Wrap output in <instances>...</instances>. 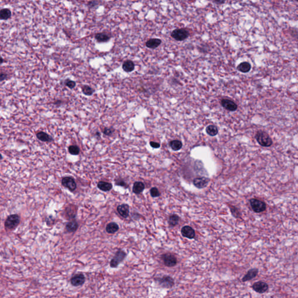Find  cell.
<instances>
[{
	"label": "cell",
	"mask_w": 298,
	"mask_h": 298,
	"mask_svg": "<svg viewBox=\"0 0 298 298\" xmlns=\"http://www.w3.org/2000/svg\"><path fill=\"white\" fill-rule=\"evenodd\" d=\"M12 12L9 8H2L0 11V18L1 20H8L11 17Z\"/></svg>",
	"instance_id": "23"
},
{
	"label": "cell",
	"mask_w": 298,
	"mask_h": 298,
	"mask_svg": "<svg viewBox=\"0 0 298 298\" xmlns=\"http://www.w3.org/2000/svg\"><path fill=\"white\" fill-rule=\"evenodd\" d=\"M64 84H65V85L66 86H67L68 88H70V89H73L76 86L75 82L71 80V79H67L65 80Z\"/></svg>",
	"instance_id": "32"
},
{
	"label": "cell",
	"mask_w": 298,
	"mask_h": 298,
	"mask_svg": "<svg viewBox=\"0 0 298 298\" xmlns=\"http://www.w3.org/2000/svg\"><path fill=\"white\" fill-rule=\"evenodd\" d=\"M230 210L231 211L232 214L236 218H238L240 217V214L239 213L238 210L236 209L235 207H230Z\"/></svg>",
	"instance_id": "34"
},
{
	"label": "cell",
	"mask_w": 298,
	"mask_h": 298,
	"mask_svg": "<svg viewBox=\"0 0 298 298\" xmlns=\"http://www.w3.org/2000/svg\"><path fill=\"white\" fill-rule=\"evenodd\" d=\"M62 103H63V102H62V100H55V101L53 102V104L55 106H61Z\"/></svg>",
	"instance_id": "39"
},
{
	"label": "cell",
	"mask_w": 298,
	"mask_h": 298,
	"mask_svg": "<svg viewBox=\"0 0 298 298\" xmlns=\"http://www.w3.org/2000/svg\"><path fill=\"white\" fill-rule=\"evenodd\" d=\"M210 179L206 177H200L196 178L193 180V183L195 187L198 189H203L207 185L209 182Z\"/></svg>",
	"instance_id": "12"
},
{
	"label": "cell",
	"mask_w": 298,
	"mask_h": 298,
	"mask_svg": "<svg viewBox=\"0 0 298 298\" xmlns=\"http://www.w3.org/2000/svg\"><path fill=\"white\" fill-rule=\"evenodd\" d=\"M206 132L210 136H214L218 134V128L214 125H210L206 128Z\"/></svg>",
	"instance_id": "26"
},
{
	"label": "cell",
	"mask_w": 298,
	"mask_h": 298,
	"mask_svg": "<svg viewBox=\"0 0 298 298\" xmlns=\"http://www.w3.org/2000/svg\"><path fill=\"white\" fill-rule=\"evenodd\" d=\"M258 268H254L250 269L247 273L245 274V276L243 277L242 278V282H246L248 281L251 280L255 278L256 276H258Z\"/></svg>",
	"instance_id": "14"
},
{
	"label": "cell",
	"mask_w": 298,
	"mask_h": 298,
	"mask_svg": "<svg viewBox=\"0 0 298 298\" xmlns=\"http://www.w3.org/2000/svg\"><path fill=\"white\" fill-rule=\"evenodd\" d=\"M145 188L144 184L142 182H135L133 186V192L135 194H140L142 192Z\"/></svg>",
	"instance_id": "20"
},
{
	"label": "cell",
	"mask_w": 298,
	"mask_h": 298,
	"mask_svg": "<svg viewBox=\"0 0 298 298\" xmlns=\"http://www.w3.org/2000/svg\"><path fill=\"white\" fill-rule=\"evenodd\" d=\"M126 256V253L122 250H118L116 252L114 258H112L110 262V266L112 268L118 267L121 263L124 261Z\"/></svg>",
	"instance_id": "6"
},
{
	"label": "cell",
	"mask_w": 298,
	"mask_h": 298,
	"mask_svg": "<svg viewBox=\"0 0 298 298\" xmlns=\"http://www.w3.org/2000/svg\"><path fill=\"white\" fill-rule=\"evenodd\" d=\"M255 138L258 144L263 147H270L272 144V138L266 132L262 130H259L256 132Z\"/></svg>",
	"instance_id": "1"
},
{
	"label": "cell",
	"mask_w": 298,
	"mask_h": 298,
	"mask_svg": "<svg viewBox=\"0 0 298 298\" xmlns=\"http://www.w3.org/2000/svg\"><path fill=\"white\" fill-rule=\"evenodd\" d=\"M36 136L38 139H39L42 142H51L53 140V138L50 136L49 134L47 133H45L44 132H38Z\"/></svg>",
	"instance_id": "19"
},
{
	"label": "cell",
	"mask_w": 298,
	"mask_h": 298,
	"mask_svg": "<svg viewBox=\"0 0 298 298\" xmlns=\"http://www.w3.org/2000/svg\"><path fill=\"white\" fill-rule=\"evenodd\" d=\"M221 106L229 111H235L238 109V105L234 101L229 99L224 98L221 101Z\"/></svg>",
	"instance_id": "8"
},
{
	"label": "cell",
	"mask_w": 298,
	"mask_h": 298,
	"mask_svg": "<svg viewBox=\"0 0 298 298\" xmlns=\"http://www.w3.org/2000/svg\"><path fill=\"white\" fill-rule=\"evenodd\" d=\"M150 145L151 146V147L154 148V149H158V148L160 147V144L159 143L155 142H153V141H151L150 142Z\"/></svg>",
	"instance_id": "37"
},
{
	"label": "cell",
	"mask_w": 298,
	"mask_h": 298,
	"mask_svg": "<svg viewBox=\"0 0 298 298\" xmlns=\"http://www.w3.org/2000/svg\"><path fill=\"white\" fill-rule=\"evenodd\" d=\"M97 187L99 189L104 192L110 191L112 188V185L110 183L104 182V181H100L97 184Z\"/></svg>",
	"instance_id": "22"
},
{
	"label": "cell",
	"mask_w": 298,
	"mask_h": 298,
	"mask_svg": "<svg viewBox=\"0 0 298 298\" xmlns=\"http://www.w3.org/2000/svg\"><path fill=\"white\" fill-rule=\"evenodd\" d=\"M161 259L162 260L164 265L166 267H173L178 263V259L176 256L171 253L163 254L161 256Z\"/></svg>",
	"instance_id": "3"
},
{
	"label": "cell",
	"mask_w": 298,
	"mask_h": 298,
	"mask_svg": "<svg viewBox=\"0 0 298 298\" xmlns=\"http://www.w3.org/2000/svg\"><path fill=\"white\" fill-rule=\"evenodd\" d=\"M116 185L121 186V187H125L126 186V183L124 181L122 180H118L117 182H116Z\"/></svg>",
	"instance_id": "38"
},
{
	"label": "cell",
	"mask_w": 298,
	"mask_h": 298,
	"mask_svg": "<svg viewBox=\"0 0 298 298\" xmlns=\"http://www.w3.org/2000/svg\"><path fill=\"white\" fill-rule=\"evenodd\" d=\"M99 4V2L97 1H89L88 3V6L90 8H94Z\"/></svg>",
	"instance_id": "35"
},
{
	"label": "cell",
	"mask_w": 298,
	"mask_h": 298,
	"mask_svg": "<svg viewBox=\"0 0 298 298\" xmlns=\"http://www.w3.org/2000/svg\"><path fill=\"white\" fill-rule=\"evenodd\" d=\"M62 185L68 188L70 191H74L76 189V184L73 178L67 177L62 179Z\"/></svg>",
	"instance_id": "10"
},
{
	"label": "cell",
	"mask_w": 298,
	"mask_h": 298,
	"mask_svg": "<svg viewBox=\"0 0 298 298\" xmlns=\"http://www.w3.org/2000/svg\"><path fill=\"white\" fill-rule=\"evenodd\" d=\"M250 204L252 209L257 213L263 212L266 209V204L262 200L251 199L250 200Z\"/></svg>",
	"instance_id": "4"
},
{
	"label": "cell",
	"mask_w": 298,
	"mask_h": 298,
	"mask_svg": "<svg viewBox=\"0 0 298 298\" xmlns=\"http://www.w3.org/2000/svg\"><path fill=\"white\" fill-rule=\"evenodd\" d=\"M68 150L69 153L71 154L72 155H78L79 154L80 151L79 148L77 146H74V145L70 146L68 148Z\"/></svg>",
	"instance_id": "30"
},
{
	"label": "cell",
	"mask_w": 298,
	"mask_h": 298,
	"mask_svg": "<svg viewBox=\"0 0 298 298\" xmlns=\"http://www.w3.org/2000/svg\"><path fill=\"white\" fill-rule=\"evenodd\" d=\"M122 69L126 72H132L135 69V64L130 60L125 61L122 65Z\"/></svg>",
	"instance_id": "21"
},
{
	"label": "cell",
	"mask_w": 298,
	"mask_h": 298,
	"mask_svg": "<svg viewBox=\"0 0 298 298\" xmlns=\"http://www.w3.org/2000/svg\"><path fill=\"white\" fill-rule=\"evenodd\" d=\"M3 62H4V59H3L2 57H1V64H2Z\"/></svg>",
	"instance_id": "41"
},
{
	"label": "cell",
	"mask_w": 298,
	"mask_h": 298,
	"mask_svg": "<svg viewBox=\"0 0 298 298\" xmlns=\"http://www.w3.org/2000/svg\"><path fill=\"white\" fill-rule=\"evenodd\" d=\"M156 284L163 288L171 289L175 285V281L171 276L165 275L163 277H158L154 278Z\"/></svg>",
	"instance_id": "2"
},
{
	"label": "cell",
	"mask_w": 298,
	"mask_h": 298,
	"mask_svg": "<svg viewBox=\"0 0 298 298\" xmlns=\"http://www.w3.org/2000/svg\"><path fill=\"white\" fill-rule=\"evenodd\" d=\"M95 39L98 43H106L110 40L111 36L106 32H101L95 35Z\"/></svg>",
	"instance_id": "15"
},
{
	"label": "cell",
	"mask_w": 298,
	"mask_h": 298,
	"mask_svg": "<svg viewBox=\"0 0 298 298\" xmlns=\"http://www.w3.org/2000/svg\"><path fill=\"white\" fill-rule=\"evenodd\" d=\"M20 217L17 214H12L9 215L5 222V227L9 230L15 229L20 223Z\"/></svg>",
	"instance_id": "5"
},
{
	"label": "cell",
	"mask_w": 298,
	"mask_h": 298,
	"mask_svg": "<svg viewBox=\"0 0 298 298\" xmlns=\"http://www.w3.org/2000/svg\"><path fill=\"white\" fill-rule=\"evenodd\" d=\"M181 234L183 237H185L189 239H193L195 237V230L188 225L184 226L181 229Z\"/></svg>",
	"instance_id": "11"
},
{
	"label": "cell",
	"mask_w": 298,
	"mask_h": 298,
	"mask_svg": "<svg viewBox=\"0 0 298 298\" xmlns=\"http://www.w3.org/2000/svg\"><path fill=\"white\" fill-rule=\"evenodd\" d=\"M119 226L116 223H110L106 226V231L108 234H114L118 231Z\"/></svg>",
	"instance_id": "24"
},
{
	"label": "cell",
	"mask_w": 298,
	"mask_h": 298,
	"mask_svg": "<svg viewBox=\"0 0 298 298\" xmlns=\"http://www.w3.org/2000/svg\"><path fill=\"white\" fill-rule=\"evenodd\" d=\"M85 281V277L83 274H79L73 276L71 279V283L72 285L75 286H78L82 285Z\"/></svg>",
	"instance_id": "13"
},
{
	"label": "cell",
	"mask_w": 298,
	"mask_h": 298,
	"mask_svg": "<svg viewBox=\"0 0 298 298\" xmlns=\"http://www.w3.org/2000/svg\"><path fill=\"white\" fill-rule=\"evenodd\" d=\"M161 43V40L159 39H151L147 41L146 43V46L147 48L154 49L158 47Z\"/></svg>",
	"instance_id": "17"
},
{
	"label": "cell",
	"mask_w": 298,
	"mask_h": 298,
	"mask_svg": "<svg viewBox=\"0 0 298 298\" xmlns=\"http://www.w3.org/2000/svg\"><path fill=\"white\" fill-rule=\"evenodd\" d=\"M82 91L83 93L86 96H90L93 94L94 93V89L91 88L88 85H84L82 88Z\"/></svg>",
	"instance_id": "29"
},
{
	"label": "cell",
	"mask_w": 298,
	"mask_h": 298,
	"mask_svg": "<svg viewBox=\"0 0 298 298\" xmlns=\"http://www.w3.org/2000/svg\"><path fill=\"white\" fill-rule=\"evenodd\" d=\"M169 146L174 151H178L182 147V143L179 140H174L169 142Z\"/></svg>",
	"instance_id": "25"
},
{
	"label": "cell",
	"mask_w": 298,
	"mask_h": 298,
	"mask_svg": "<svg viewBox=\"0 0 298 298\" xmlns=\"http://www.w3.org/2000/svg\"><path fill=\"white\" fill-rule=\"evenodd\" d=\"M103 134L107 136H111L114 133V129L112 128H105L102 130Z\"/></svg>",
	"instance_id": "33"
},
{
	"label": "cell",
	"mask_w": 298,
	"mask_h": 298,
	"mask_svg": "<svg viewBox=\"0 0 298 298\" xmlns=\"http://www.w3.org/2000/svg\"><path fill=\"white\" fill-rule=\"evenodd\" d=\"M189 36V32L185 29H177L171 33V37L177 41L185 40Z\"/></svg>",
	"instance_id": "7"
},
{
	"label": "cell",
	"mask_w": 298,
	"mask_h": 298,
	"mask_svg": "<svg viewBox=\"0 0 298 298\" xmlns=\"http://www.w3.org/2000/svg\"><path fill=\"white\" fill-rule=\"evenodd\" d=\"M179 221V217L178 215L172 214L169 216L168 223H169V225H171V227H175L177 225H178Z\"/></svg>",
	"instance_id": "27"
},
{
	"label": "cell",
	"mask_w": 298,
	"mask_h": 298,
	"mask_svg": "<svg viewBox=\"0 0 298 298\" xmlns=\"http://www.w3.org/2000/svg\"><path fill=\"white\" fill-rule=\"evenodd\" d=\"M213 2L215 3V4H221L224 3L225 1H213Z\"/></svg>",
	"instance_id": "40"
},
{
	"label": "cell",
	"mask_w": 298,
	"mask_h": 298,
	"mask_svg": "<svg viewBox=\"0 0 298 298\" xmlns=\"http://www.w3.org/2000/svg\"><path fill=\"white\" fill-rule=\"evenodd\" d=\"M8 78V75L7 73H6L5 72H1V73H0V80H1V82H2L5 79H7Z\"/></svg>",
	"instance_id": "36"
},
{
	"label": "cell",
	"mask_w": 298,
	"mask_h": 298,
	"mask_svg": "<svg viewBox=\"0 0 298 298\" xmlns=\"http://www.w3.org/2000/svg\"><path fill=\"white\" fill-rule=\"evenodd\" d=\"M78 223L75 221H72L67 223L66 229L69 232H73L78 229Z\"/></svg>",
	"instance_id": "28"
},
{
	"label": "cell",
	"mask_w": 298,
	"mask_h": 298,
	"mask_svg": "<svg viewBox=\"0 0 298 298\" xmlns=\"http://www.w3.org/2000/svg\"><path fill=\"white\" fill-rule=\"evenodd\" d=\"M150 195H151L153 197H159L160 196V192L158 191V189L156 187H153L150 189Z\"/></svg>",
	"instance_id": "31"
},
{
	"label": "cell",
	"mask_w": 298,
	"mask_h": 298,
	"mask_svg": "<svg viewBox=\"0 0 298 298\" xmlns=\"http://www.w3.org/2000/svg\"><path fill=\"white\" fill-rule=\"evenodd\" d=\"M117 211L122 217L127 218L129 214V206L126 204L120 205L117 207Z\"/></svg>",
	"instance_id": "16"
},
{
	"label": "cell",
	"mask_w": 298,
	"mask_h": 298,
	"mask_svg": "<svg viewBox=\"0 0 298 298\" xmlns=\"http://www.w3.org/2000/svg\"><path fill=\"white\" fill-rule=\"evenodd\" d=\"M252 68L251 64L248 62H241L237 67V70L242 73L249 72Z\"/></svg>",
	"instance_id": "18"
},
{
	"label": "cell",
	"mask_w": 298,
	"mask_h": 298,
	"mask_svg": "<svg viewBox=\"0 0 298 298\" xmlns=\"http://www.w3.org/2000/svg\"><path fill=\"white\" fill-rule=\"evenodd\" d=\"M252 288L256 292L259 294H263L267 292L268 289V285L266 282H264L263 281H258L254 283L252 286Z\"/></svg>",
	"instance_id": "9"
}]
</instances>
